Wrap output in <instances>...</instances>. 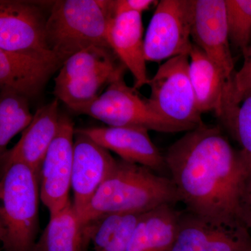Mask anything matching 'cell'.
Returning a JSON list of instances; mask_svg holds the SVG:
<instances>
[{"instance_id": "6da1fadb", "label": "cell", "mask_w": 251, "mask_h": 251, "mask_svg": "<svg viewBox=\"0 0 251 251\" xmlns=\"http://www.w3.org/2000/svg\"><path fill=\"white\" fill-rule=\"evenodd\" d=\"M164 155L184 210L220 224H242L238 202L251 156L234 148L221 127L202 124L188 130Z\"/></svg>"}, {"instance_id": "7a4b0ae2", "label": "cell", "mask_w": 251, "mask_h": 251, "mask_svg": "<svg viewBox=\"0 0 251 251\" xmlns=\"http://www.w3.org/2000/svg\"><path fill=\"white\" fill-rule=\"evenodd\" d=\"M178 202L179 196L170 176L120 158L79 216L87 224L110 214H143Z\"/></svg>"}, {"instance_id": "3957f363", "label": "cell", "mask_w": 251, "mask_h": 251, "mask_svg": "<svg viewBox=\"0 0 251 251\" xmlns=\"http://www.w3.org/2000/svg\"><path fill=\"white\" fill-rule=\"evenodd\" d=\"M0 240L4 251H32L39 230V175L21 162L1 166Z\"/></svg>"}, {"instance_id": "277c9868", "label": "cell", "mask_w": 251, "mask_h": 251, "mask_svg": "<svg viewBox=\"0 0 251 251\" xmlns=\"http://www.w3.org/2000/svg\"><path fill=\"white\" fill-rule=\"evenodd\" d=\"M114 17L112 0L53 1L46 25L49 49L63 64L92 46L110 48L108 29Z\"/></svg>"}, {"instance_id": "5b68a950", "label": "cell", "mask_w": 251, "mask_h": 251, "mask_svg": "<svg viewBox=\"0 0 251 251\" xmlns=\"http://www.w3.org/2000/svg\"><path fill=\"white\" fill-rule=\"evenodd\" d=\"M126 70L110 48L92 46L63 64L54 77V97L74 112L98 98L104 87Z\"/></svg>"}, {"instance_id": "8992f818", "label": "cell", "mask_w": 251, "mask_h": 251, "mask_svg": "<svg viewBox=\"0 0 251 251\" xmlns=\"http://www.w3.org/2000/svg\"><path fill=\"white\" fill-rule=\"evenodd\" d=\"M74 112L88 115L112 127H132L161 133H179L193 129L175 123L155 112L126 83L125 75L115 79L103 93L91 103Z\"/></svg>"}, {"instance_id": "52a82bcc", "label": "cell", "mask_w": 251, "mask_h": 251, "mask_svg": "<svg viewBox=\"0 0 251 251\" xmlns=\"http://www.w3.org/2000/svg\"><path fill=\"white\" fill-rule=\"evenodd\" d=\"M148 85L151 94L147 100L157 113L191 128L204 124L190 79L189 55L166 61Z\"/></svg>"}, {"instance_id": "ba28073f", "label": "cell", "mask_w": 251, "mask_h": 251, "mask_svg": "<svg viewBox=\"0 0 251 251\" xmlns=\"http://www.w3.org/2000/svg\"><path fill=\"white\" fill-rule=\"evenodd\" d=\"M194 0H161L156 6L145 36L147 62H160L189 55Z\"/></svg>"}, {"instance_id": "9c48e42d", "label": "cell", "mask_w": 251, "mask_h": 251, "mask_svg": "<svg viewBox=\"0 0 251 251\" xmlns=\"http://www.w3.org/2000/svg\"><path fill=\"white\" fill-rule=\"evenodd\" d=\"M75 131L72 119L61 114L57 134L41 166V201L49 209L50 217L72 202L69 192L72 188Z\"/></svg>"}, {"instance_id": "30bf717a", "label": "cell", "mask_w": 251, "mask_h": 251, "mask_svg": "<svg viewBox=\"0 0 251 251\" xmlns=\"http://www.w3.org/2000/svg\"><path fill=\"white\" fill-rule=\"evenodd\" d=\"M47 20L41 8L34 3L1 0L0 50L6 52L53 53L48 45Z\"/></svg>"}, {"instance_id": "8fae6325", "label": "cell", "mask_w": 251, "mask_h": 251, "mask_svg": "<svg viewBox=\"0 0 251 251\" xmlns=\"http://www.w3.org/2000/svg\"><path fill=\"white\" fill-rule=\"evenodd\" d=\"M171 251H251L250 230L181 211Z\"/></svg>"}, {"instance_id": "7c38bea8", "label": "cell", "mask_w": 251, "mask_h": 251, "mask_svg": "<svg viewBox=\"0 0 251 251\" xmlns=\"http://www.w3.org/2000/svg\"><path fill=\"white\" fill-rule=\"evenodd\" d=\"M193 44L202 50L233 84L234 60L230 49L226 0H194Z\"/></svg>"}, {"instance_id": "4fadbf2b", "label": "cell", "mask_w": 251, "mask_h": 251, "mask_svg": "<svg viewBox=\"0 0 251 251\" xmlns=\"http://www.w3.org/2000/svg\"><path fill=\"white\" fill-rule=\"evenodd\" d=\"M189 75L200 112H214L229 129L238 109L233 102L234 84L195 44L189 53Z\"/></svg>"}, {"instance_id": "5bb4252c", "label": "cell", "mask_w": 251, "mask_h": 251, "mask_svg": "<svg viewBox=\"0 0 251 251\" xmlns=\"http://www.w3.org/2000/svg\"><path fill=\"white\" fill-rule=\"evenodd\" d=\"M75 130L108 151L116 153L124 161L141 165L158 174L170 176L165 155L151 141L148 130L112 126Z\"/></svg>"}, {"instance_id": "9a60e30c", "label": "cell", "mask_w": 251, "mask_h": 251, "mask_svg": "<svg viewBox=\"0 0 251 251\" xmlns=\"http://www.w3.org/2000/svg\"><path fill=\"white\" fill-rule=\"evenodd\" d=\"M116 163L108 150L87 135L75 131L72 175L73 204L80 214Z\"/></svg>"}, {"instance_id": "2e32d148", "label": "cell", "mask_w": 251, "mask_h": 251, "mask_svg": "<svg viewBox=\"0 0 251 251\" xmlns=\"http://www.w3.org/2000/svg\"><path fill=\"white\" fill-rule=\"evenodd\" d=\"M62 65L53 53L6 52L0 50L1 89L14 91L28 99L35 97Z\"/></svg>"}, {"instance_id": "e0dca14e", "label": "cell", "mask_w": 251, "mask_h": 251, "mask_svg": "<svg viewBox=\"0 0 251 251\" xmlns=\"http://www.w3.org/2000/svg\"><path fill=\"white\" fill-rule=\"evenodd\" d=\"M58 100L55 99L36 110L32 122L23 132L18 143L1 154V166L21 162L40 174L46 152L59 128L61 114Z\"/></svg>"}, {"instance_id": "ac0fdd59", "label": "cell", "mask_w": 251, "mask_h": 251, "mask_svg": "<svg viewBox=\"0 0 251 251\" xmlns=\"http://www.w3.org/2000/svg\"><path fill=\"white\" fill-rule=\"evenodd\" d=\"M142 14L124 13L112 18L109 26L108 42L110 49L134 77L133 88L148 85L145 54V36Z\"/></svg>"}, {"instance_id": "d6986e66", "label": "cell", "mask_w": 251, "mask_h": 251, "mask_svg": "<svg viewBox=\"0 0 251 251\" xmlns=\"http://www.w3.org/2000/svg\"><path fill=\"white\" fill-rule=\"evenodd\" d=\"M180 213L175 206L165 204L144 214L126 251H171Z\"/></svg>"}, {"instance_id": "ffe728a7", "label": "cell", "mask_w": 251, "mask_h": 251, "mask_svg": "<svg viewBox=\"0 0 251 251\" xmlns=\"http://www.w3.org/2000/svg\"><path fill=\"white\" fill-rule=\"evenodd\" d=\"M89 244L85 224L72 201L58 214L50 217L32 251H85Z\"/></svg>"}, {"instance_id": "44dd1931", "label": "cell", "mask_w": 251, "mask_h": 251, "mask_svg": "<svg viewBox=\"0 0 251 251\" xmlns=\"http://www.w3.org/2000/svg\"><path fill=\"white\" fill-rule=\"evenodd\" d=\"M28 98L14 91L1 89L0 94V152L6 151L11 139L32 122Z\"/></svg>"}, {"instance_id": "7402d4cb", "label": "cell", "mask_w": 251, "mask_h": 251, "mask_svg": "<svg viewBox=\"0 0 251 251\" xmlns=\"http://www.w3.org/2000/svg\"><path fill=\"white\" fill-rule=\"evenodd\" d=\"M229 40L243 52L251 43V0H226Z\"/></svg>"}, {"instance_id": "603a6c76", "label": "cell", "mask_w": 251, "mask_h": 251, "mask_svg": "<svg viewBox=\"0 0 251 251\" xmlns=\"http://www.w3.org/2000/svg\"><path fill=\"white\" fill-rule=\"evenodd\" d=\"M229 132L251 156V92L238 108Z\"/></svg>"}, {"instance_id": "cb8c5ba5", "label": "cell", "mask_w": 251, "mask_h": 251, "mask_svg": "<svg viewBox=\"0 0 251 251\" xmlns=\"http://www.w3.org/2000/svg\"><path fill=\"white\" fill-rule=\"evenodd\" d=\"M143 214H125L120 228L95 251H126L135 227Z\"/></svg>"}, {"instance_id": "d4e9b609", "label": "cell", "mask_w": 251, "mask_h": 251, "mask_svg": "<svg viewBox=\"0 0 251 251\" xmlns=\"http://www.w3.org/2000/svg\"><path fill=\"white\" fill-rule=\"evenodd\" d=\"M244 54V62L234 77L233 102L239 108L244 99L251 92V43Z\"/></svg>"}, {"instance_id": "484cf974", "label": "cell", "mask_w": 251, "mask_h": 251, "mask_svg": "<svg viewBox=\"0 0 251 251\" xmlns=\"http://www.w3.org/2000/svg\"><path fill=\"white\" fill-rule=\"evenodd\" d=\"M238 218L241 224L251 229V160L243 179L238 202Z\"/></svg>"}, {"instance_id": "4316f807", "label": "cell", "mask_w": 251, "mask_h": 251, "mask_svg": "<svg viewBox=\"0 0 251 251\" xmlns=\"http://www.w3.org/2000/svg\"><path fill=\"white\" fill-rule=\"evenodd\" d=\"M158 1L153 0H112L114 16L124 13L137 12L143 14L153 6L158 4Z\"/></svg>"}]
</instances>
